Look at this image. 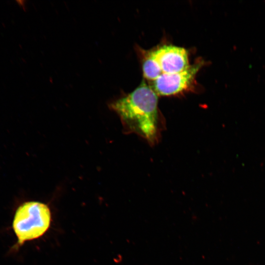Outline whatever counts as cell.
<instances>
[{
    "label": "cell",
    "mask_w": 265,
    "mask_h": 265,
    "mask_svg": "<svg viewBox=\"0 0 265 265\" xmlns=\"http://www.w3.org/2000/svg\"><path fill=\"white\" fill-rule=\"evenodd\" d=\"M142 71L145 79L154 81L162 74L159 64L155 58L152 51L149 53L144 60Z\"/></svg>",
    "instance_id": "cell-5"
},
{
    "label": "cell",
    "mask_w": 265,
    "mask_h": 265,
    "mask_svg": "<svg viewBox=\"0 0 265 265\" xmlns=\"http://www.w3.org/2000/svg\"><path fill=\"white\" fill-rule=\"evenodd\" d=\"M204 62L198 61L185 70L173 74H162L153 81L151 87L158 95H176L188 88Z\"/></svg>",
    "instance_id": "cell-3"
},
{
    "label": "cell",
    "mask_w": 265,
    "mask_h": 265,
    "mask_svg": "<svg viewBox=\"0 0 265 265\" xmlns=\"http://www.w3.org/2000/svg\"><path fill=\"white\" fill-rule=\"evenodd\" d=\"M52 215L46 204L37 201L26 202L17 209L12 227L18 244L39 238L49 230Z\"/></svg>",
    "instance_id": "cell-2"
},
{
    "label": "cell",
    "mask_w": 265,
    "mask_h": 265,
    "mask_svg": "<svg viewBox=\"0 0 265 265\" xmlns=\"http://www.w3.org/2000/svg\"><path fill=\"white\" fill-rule=\"evenodd\" d=\"M144 81L133 91L110 104L127 131L154 145L158 141L162 122L158 107V97Z\"/></svg>",
    "instance_id": "cell-1"
},
{
    "label": "cell",
    "mask_w": 265,
    "mask_h": 265,
    "mask_svg": "<svg viewBox=\"0 0 265 265\" xmlns=\"http://www.w3.org/2000/svg\"><path fill=\"white\" fill-rule=\"evenodd\" d=\"M162 74H173L182 71L190 65L187 52L185 48L165 45L152 51Z\"/></svg>",
    "instance_id": "cell-4"
}]
</instances>
